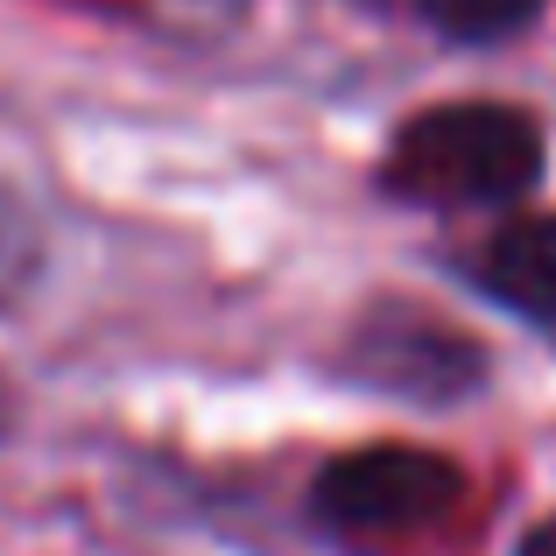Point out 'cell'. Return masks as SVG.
<instances>
[{"label": "cell", "instance_id": "cell-7", "mask_svg": "<svg viewBox=\"0 0 556 556\" xmlns=\"http://www.w3.org/2000/svg\"><path fill=\"white\" fill-rule=\"evenodd\" d=\"M42 268V226H36V204L22 198L8 177H0V303H14Z\"/></svg>", "mask_w": 556, "mask_h": 556}, {"label": "cell", "instance_id": "cell-6", "mask_svg": "<svg viewBox=\"0 0 556 556\" xmlns=\"http://www.w3.org/2000/svg\"><path fill=\"white\" fill-rule=\"evenodd\" d=\"M141 14H149L155 36L184 42V50H212L254 14V0H141Z\"/></svg>", "mask_w": 556, "mask_h": 556}, {"label": "cell", "instance_id": "cell-4", "mask_svg": "<svg viewBox=\"0 0 556 556\" xmlns=\"http://www.w3.org/2000/svg\"><path fill=\"white\" fill-rule=\"evenodd\" d=\"M472 275L501 311L556 331V212H501L472 247Z\"/></svg>", "mask_w": 556, "mask_h": 556}, {"label": "cell", "instance_id": "cell-5", "mask_svg": "<svg viewBox=\"0 0 556 556\" xmlns=\"http://www.w3.org/2000/svg\"><path fill=\"white\" fill-rule=\"evenodd\" d=\"M422 22L444 42H465V50H486V42H515L543 22L549 0H408Z\"/></svg>", "mask_w": 556, "mask_h": 556}, {"label": "cell", "instance_id": "cell-3", "mask_svg": "<svg viewBox=\"0 0 556 556\" xmlns=\"http://www.w3.org/2000/svg\"><path fill=\"white\" fill-rule=\"evenodd\" d=\"M345 367L367 380V388L408 394V402H458V394L479 388L486 353L458 325L416 311V303H380V311H367L353 325Z\"/></svg>", "mask_w": 556, "mask_h": 556}, {"label": "cell", "instance_id": "cell-8", "mask_svg": "<svg viewBox=\"0 0 556 556\" xmlns=\"http://www.w3.org/2000/svg\"><path fill=\"white\" fill-rule=\"evenodd\" d=\"M521 556H556V515H549V521H535V529L521 535Z\"/></svg>", "mask_w": 556, "mask_h": 556}, {"label": "cell", "instance_id": "cell-9", "mask_svg": "<svg viewBox=\"0 0 556 556\" xmlns=\"http://www.w3.org/2000/svg\"><path fill=\"white\" fill-rule=\"evenodd\" d=\"M8 416H14V402H8V380H0V437H8Z\"/></svg>", "mask_w": 556, "mask_h": 556}, {"label": "cell", "instance_id": "cell-1", "mask_svg": "<svg viewBox=\"0 0 556 556\" xmlns=\"http://www.w3.org/2000/svg\"><path fill=\"white\" fill-rule=\"evenodd\" d=\"M543 121L507 99H444L402 121L380 184L430 212H507L543 184Z\"/></svg>", "mask_w": 556, "mask_h": 556}, {"label": "cell", "instance_id": "cell-2", "mask_svg": "<svg viewBox=\"0 0 556 556\" xmlns=\"http://www.w3.org/2000/svg\"><path fill=\"white\" fill-rule=\"evenodd\" d=\"M458 507H465V472L444 451H422V444L345 451L311 486V515L325 521L339 543H359V549L416 543V535L444 529Z\"/></svg>", "mask_w": 556, "mask_h": 556}]
</instances>
